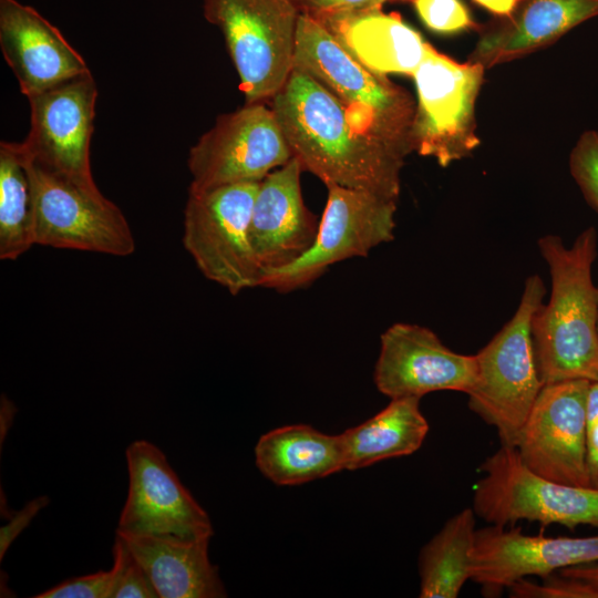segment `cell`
I'll use <instances>...</instances> for the list:
<instances>
[{
    "mask_svg": "<svg viewBox=\"0 0 598 598\" xmlns=\"http://www.w3.org/2000/svg\"><path fill=\"white\" fill-rule=\"evenodd\" d=\"M476 514L463 508L421 549L419 557L420 597L456 598L471 579Z\"/></svg>",
    "mask_w": 598,
    "mask_h": 598,
    "instance_id": "cb8c5ba5",
    "label": "cell"
},
{
    "mask_svg": "<svg viewBox=\"0 0 598 598\" xmlns=\"http://www.w3.org/2000/svg\"><path fill=\"white\" fill-rule=\"evenodd\" d=\"M373 379L390 399H421L436 391L467 394L477 379V359L451 350L429 328L396 322L381 334Z\"/></svg>",
    "mask_w": 598,
    "mask_h": 598,
    "instance_id": "9a60e30c",
    "label": "cell"
},
{
    "mask_svg": "<svg viewBox=\"0 0 598 598\" xmlns=\"http://www.w3.org/2000/svg\"><path fill=\"white\" fill-rule=\"evenodd\" d=\"M293 68L330 91L367 132L405 154L413 148V103L386 75L364 66L321 22L300 13Z\"/></svg>",
    "mask_w": 598,
    "mask_h": 598,
    "instance_id": "3957f363",
    "label": "cell"
},
{
    "mask_svg": "<svg viewBox=\"0 0 598 598\" xmlns=\"http://www.w3.org/2000/svg\"><path fill=\"white\" fill-rule=\"evenodd\" d=\"M508 590L513 598H598V588L557 573L544 577L540 584L519 579Z\"/></svg>",
    "mask_w": 598,
    "mask_h": 598,
    "instance_id": "83f0119b",
    "label": "cell"
},
{
    "mask_svg": "<svg viewBox=\"0 0 598 598\" xmlns=\"http://www.w3.org/2000/svg\"><path fill=\"white\" fill-rule=\"evenodd\" d=\"M112 570L68 579L34 598H109Z\"/></svg>",
    "mask_w": 598,
    "mask_h": 598,
    "instance_id": "f546056e",
    "label": "cell"
},
{
    "mask_svg": "<svg viewBox=\"0 0 598 598\" xmlns=\"http://www.w3.org/2000/svg\"><path fill=\"white\" fill-rule=\"evenodd\" d=\"M49 498L38 497L28 503L21 511L12 515L11 520L0 529V560L16 537L30 524L41 508L47 506Z\"/></svg>",
    "mask_w": 598,
    "mask_h": 598,
    "instance_id": "d6a6232c",
    "label": "cell"
},
{
    "mask_svg": "<svg viewBox=\"0 0 598 598\" xmlns=\"http://www.w3.org/2000/svg\"><path fill=\"white\" fill-rule=\"evenodd\" d=\"M590 382L567 380L542 388L515 446L534 473L568 485L590 486L586 462Z\"/></svg>",
    "mask_w": 598,
    "mask_h": 598,
    "instance_id": "5bb4252c",
    "label": "cell"
},
{
    "mask_svg": "<svg viewBox=\"0 0 598 598\" xmlns=\"http://www.w3.org/2000/svg\"><path fill=\"white\" fill-rule=\"evenodd\" d=\"M0 434H1V443L3 442V437L7 435L8 430L13 421V415L16 408L13 403L6 396H1V406H0Z\"/></svg>",
    "mask_w": 598,
    "mask_h": 598,
    "instance_id": "d590c367",
    "label": "cell"
},
{
    "mask_svg": "<svg viewBox=\"0 0 598 598\" xmlns=\"http://www.w3.org/2000/svg\"><path fill=\"white\" fill-rule=\"evenodd\" d=\"M557 574L585 581L596 588H598V564H585L574 567H567L559 570Z\"/></svg>",
    "mask_w": 598,
    "mask_h": 598,
    "instance_id": "836d02e7",
    "label": "cell"
},
{
    "mask_svg": "<svg viewBox=\"0 0 598 598\" xmlns=\"http://www.w3.org/2000/svg\"><path fill=\"white\" fill-rule=\"evenodd\" d=\"M545 293L543 279L538 275L529 276L513 317L475 353L477 379L467 393V405L496 430L501 445L516 446L544 386L536 362L532 321Z\"/></svg>",
    "mask_w": 598,
    "mask_h": 598,
    "instance_id": "277c9868",
    "label": "cell"
},
{
    "mask_svg": "<svg viewBox=\"0 0 598 598\" xmlns=\"http://www.w3.org/2000/svg\"><path fill=\"white\" fill-rule=\"evenodd\" d=\"M551 291L532 321L537 368L544 384L567 380H598V289L591 269L597 231L589 227L571 246L557 235L538 239Z\"/></svg>",
    "mask_w": 598,
    "mask_h": 598,
    "instance_id": "7a4b0ae2",
    "label": "cell"
},
{
    "mask_svg": "<svg viewBox=\"0 0 598 598\" xmlns=\"http://www.w3.org/2000/svg\"><path fill=\"white\" fill-rule=\"evenodd\" d=\"M206 19L224 34L246 104L262 102L293 70L300 12L292 0H203Z\"/></svg>",
    "mask_w": 598,
    "mask_h": 598,
    "instance_id": "5b68a950",
    "label": "cell"
},
{
    "mask_svg": "<svg viewBox=\"0 0 598 598\" xmlns=\"http://www.w3.org/2000/svg\"><path fill=\"white\" fill-rule=\"evenodd\" d=\"M327 204L312 246L296 261L261 274L259 287L289 292L305 288L330 266L365 257L394 238L396 199L328 185Z\"/></svg>",
    "mask_w": 598,
    "mask_h": 598,
    "instance_id": "ba28073f",
    "label": "cell"
},
{
    "mask_svg": "<svg viewBox=\"0 0 598 598\" xmlns=\"http://www.w3.org/2000/svg\"><path fill=\"white\" fill-rule=\"evenodd\" d=\"M0 47L28 99L91 72L58 28L17 0H0Z\"/></svg>",
    "mask_w": 598,
    "mask_h": 598,
    "instance_id": "ac0fdd59",
    "label": "cell"
},
{
    "mask_svg": "<svg viewBox=\"0 0 598 598\" xmlns=\"http://www.w3.org/2000/svg\"><path fill=\"white\" fill-rule=\"evenodd\" d=\"M302 172L291 157L259 183L249 234L261 274L292 264L316 239L319 220L305 205Z\"/></svg>",
    "mask_w": 598,
    "mask_h": 598,
    "instance_id": "e0dca14e",
    "label": "cell"
},
{
    "mask_svg": "<svg viewBox=\"0 0 598 598\" xmlns=\"http://www.w3.org/2000/svg\"><path fill=\"white\" fill-rule=\"evenodd\" d=\"M569 167L588 205L598 213V131H586L574 146Z\"/></svg>",
    "mask_w": 598,
    "mask_h": 598,
    "instance_id": "4316f807",
    "label": "cell"
},
{
    "mask_svg": "<svg viewBox=\"0 0 598 598\" xmlns=\"http://www.w3.org/2000/svg\"><path fill=\"white\" fill-rule=\"evenodd\" d=\"M429 432L420 399L398 398L365 422L340 434L344 470L354 471L383 460L416 452Z\"/></svg>",
    "mask_w": 598,
    "mask_h": 598,
    "instance_id": "603a6c76",
    "label": "cell"
},
{
    "mask_svg": "<svg viewBox=\"0 0 598 598\" xmlns=\"http://www.w3.org/2000/svg\"><path fill=\"white\" fill-rule=\"evenodd\" d=\"M389 1L398 0H292L300 13L321 23L339 17L382 8Z\"/></svg>",
    "mask_w": 598,
    "mask_h": 598,
    "instance_id": "4dcf8cb0",
    "label": "cell"
},
{
    "mask_svg": "<svg viewBox=\"0 0 598 598\" xmlns=\"http://www.w3.org/2000/svg\"><path fill=\"white\" fill-rule=\"evenodd\" d=\"M323 24L364 66L381 75H412L429 45L399 13H386L382 8L339 17Z\"/></svg>",
    "mask_w": 598,
    "mask_h": 598,
    "instance_id": "ffe728a7",
    "label": "cell"
},
{
    "mask_svg": "<svg viewBox=\"0 0 598 598\" xmlns=\"http://www.w3.org/2000/svg\"><path fill=\"white\" fill-rule=\"evenodd\" d=\"M408 1H412V0H408Z\"/></svg>",
    "mask_w": 598,
    "mask_h": 598,
    "instance_id": "8d00e7d4",
    "label": "cell"
},
{
    "mask_svg": "<svg viewBox=\"0 0 598 598\" xmlns=\"http://www.w3.org/2000/svg\"><path fill=\"white\" fill-rule=\"evenodd\" d=\"M271 110L303 171L326 186L398 199L406 154L364 131L342 102L311 75L293 68L272 96Z\"/></svg>",
    "mask_w": 598,
    "mask_h": 598,
    "instance_id": "6da1fadb",
    "label": "cell"
},
{
    "mask_svg": "<svg viewBox=\"0 0 598 598\" xmlns=\"http://www.w3.org/2000/svg\"><path fill=\"white\" fill-rule=\"evenodd\" d=\"M485 9L499 16H509L519 0H474Z\"/></svg>",
    "mask_w": 598,
    "mask_h": 598,
    "instance_id": "e575fe53",
    "label": "cell"
},
{
    "mask_svg": "<svg viewBox=\"0 0 598 598\" xmlns=\"http://www.w3.org/2000/svg\"><path fill=\"white\" fill-rule=\"evenodd\" d=\"M483 71L480 62L458 63L427 45L412 74L417 90L412 143L421 155L445 167L478 145L475 101Z\"/></svg>",
    "mask_w": 598,
    "mask_h": 598,
    "instance_id": "9c48e42d",
    "label": "cell"
},
{
    "mask_svg": "<svg viewBox=\"0 0 598 598\" xmlns=\"http://www.w3.org/2000/svg\"><path fill=\"white\" fill-rule=\"evenodd\" d=\"M34 245L33 195L21 143H0V259L16 260Z\"/></svg>",
    "mask_w": 598,
    "mask_h": 598,
    "instance_id": "d4e9b609",
    "label": "cell"
},
{
    "mask_svg": "<svg viewBox=\"0 0 598 598\" xmlns=\"http://www.w3.org/2000/svg\"><path fill=\"white\" fill-rule=\"evenodd\" d=\"M128 492L116 533L183 540L210 538L208 514L182 484L164 453L148 441L126 450Z\"/></svg>",
    "mask_w": 598,
    "mask_h": 598,
    "instance_id": "4fadbf2b",
    "label": "cell"
},
{
    "mask_svg": "<svg viewBox=\"0 0 598 598\" xmlns=\"http://www.w3.org/2000/svg\"><path fill=\"white\" fill-rule=\"evenodd\" d=\"M96 99L91 72L29 97L30 130L21 143L33 163L93 194L101 193L90 161Z\"/></svg>",
    "mask_w": 598,
    "mask_h": 598,
    "instance_id": "7c38bea8",
    "label": "cell"
},
{
    "mask_svg": "<svg viewBox=\"0 0 598 598\" xmlns=\"http://www.w3.org/2000/svg\"><path fill=\"white\" fill-rule=\"evenodd\" d=\"M28 167L34 245L117 257L134 252L135 240L128 221L113 202L102 193L86 192L47 171L29 156Z\"/></svg>",
    "mask_w": 598,
    "mask_h": 598,
    "instance_id": "30bf717a",
    "label": "cell"
},
{
    "mask_svg": "<svg viewBox=\"0 0 598 598\" xmlns=\"http://www.w3.org/2000/svg\"><path fill=\"white\" fill-rule=\"evenodd\" d=\"M586 462L589 484L598 488V380L591 381L587 395Z\"/></svg>",
    "mask_w": 598,
    "mask_h": 598,
    "instance_id": "1f68e13d",
    "label": "cell"
},
{
    "mask_svg": "<svg viewBox=\"0 0 598 598\" xmlns=\"http://www.w3.org/2000/svg\"><path fill=\"white\" fill-rule=\"evenodd\" d=\"M109 598H159L125 538L116 533Z\"/></svg>",
    "mask_w": 598,
    "mask_h": 598,
    "instance_id": "484cf974",
    "label": "cell"
},
{
    "mask_svg": "<svg viewBox=\"0 0 598 598\" xmlns=\"http://www.w3.org/2000/svg\"><path fill=\"white\" fill-rule=\"evenodd\" d=\"M260 182L188 193L183 244L209 280L238 295L259 287L261 269L250 241V219Z\"/></svg>",
    "mask_w": 598,
    "mask_h": 598,
    "instance_id": "52a82bcc",
    "label": "cell"
},
{
    "mask_svg": "<svg viewBox=\"0 0 598 598\" xmlns=\"http://www.w3.org/2000/svg\"><path fill=\"white\" fill-rule=\"evenodd\" d=\"M473 493L475 514L492 525L519 520L598 529V488L545 478L530 471L513 446L501 447L481 464Z\"/></svg>",
    "mask_w": 598,
    "mask_h": 598,
    "instance_id": "8992f818",
    "label": "cell"
},
{
    "mask_svg": "<svg viewBox=\"0 0 598 598\" xmlns=\"http://www.w3.org/2000/svg\"><path fill=\"white\" fill-rule=\"evenodd\" d=\"M292 157L271 110L262 102L220 115L189 150L188 193L260 182Z\"/></svg>",
    "mask_w": 598,
    "mask_h": 598,
    "instance_id": "8fae6325",
    "label": "cell"
},
{
    "mask_svg": "<svg viewBox=\"0 0 598 598\" xmlns=\"http://www.w3.org/2000/svg\"><path fill=\"white\" fill-rule=\"evenodd\" d=\"M597 289H598V287H597Z\"/></svg>",
    "mask_w": 598,
    "mask_h": 598,
    "instance_id": "74e56055",
    "label": "cell"
},
{
    "mask_svg": "<svg viewBox=\"0 0 598 598\" xmlns=\"http://www.w3.org/2000/svg\"><path fill=\"white\" fill-rule=\"evenodd\" d=\"M423 23L432 31L453 33L473 25L470 12L460 0H412Z\"/></svg>",
    "mask_w": 598,
    "mask_h": 598,
    "instance_id": "f1b7e54d",
    "label": "cell"
},
{
    "mask_svg": "<svg viewBox=\"0 0 598 598\" xmlns=\"http://www.w3.org/2000/svg\"><path fill=\"white\" fill-rule=\"evenodd\" d=\"M592 563H598V535L530 536L520 527L488 524L476 529L471 580L485 594L495 595L529 576L544 578L567 567Z\"/></svg>",
    "mask_w": 598,
    "mask_h": 598,
    "instance_id": "2e32d148",
    "label": "cell"
},
{
    "mask_svg": "<svg viewBox=\"0 0 598 598\" xmlns=\"http://www.w3.org/2000/svg\"><path fill=\"white\" fill-rule=\"evenodd\" d=\"M255 460L260 473L281 486L300 485L344 470L340 434H326L306 424L286 425L261 435Z\"/></svg>",
    "mask_w": 598,
    "mask_h": 598,
    "instance_id": "7402d4cb",
    "label": "cell"
},
{
    "mask_svg": "<svg viewBox=\"0 0 598 598\" xmlns=\"http://www.w3.org/2000/svg\"><path fill=\"white\" fill-rule=\"evenodd\" d=\"M598 16V0H519L502 25L480 40L473 61L489 66L545 47Z\"/></svg>",
    "mask_w": 598,
    "mask_h": 598,
    "instance_id": "d6986e66",
    "label": "cell"
},
{
    "mask_svg": "<svg viewBox=\"0 0 598 598\" xmlns=\"http://www.w3.org/2000/svg\"><path fill=\"white\" fill-rule=\"evenodd\" d=\"M121 536L145 569L161 598L227 596L218 568L208 557L210 538L183 540L155 536Z\"/></svg>",
    "mask_w": 598,
    "mask_h": 598,
    "instance_id": "44dd1931",
    "label": "cell"
}]
</instances>
